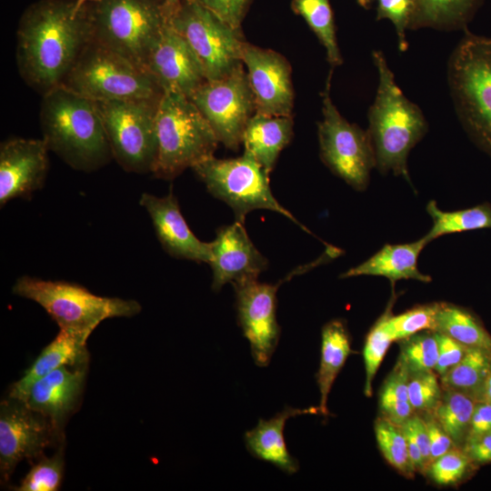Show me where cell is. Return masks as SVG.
<instances>
[{
	"mask_svg": "<svg viewBox=\"0 0 491 491\" xmlns=\"http://www.w3.org/2000/svg\"><path fill=\"white\" fill-rule=\"evenodd\" d=\"M139 204L148 213L157 239L167 254L208 264L210 244L198 239L189 228L172 192L163 197L143 193Z\"/></svg>",
	"mask_w": 491,
	"mask_h": 491,
	"instance_id": "ffe728a7",
	"label": "cell"
},
{
	"mask_svg": "<svg viewBox=\"0 0 491 491\" xmlns=\"http://www.w3.org/2000/svg\"><path fill=\"white\" fill-rule=\"evenodd\" d=\"M57 435L51 422L29 408L24 402L11 398L0 408V471L6 482L23 459L42 456Z\"/></svg>",
	"mask_w": 491,
	"mask_h": 491,
	"instance_id": "9a60e30c",
	"label": "cell"
},
{
	"mask_svg": "<svg viewBox=\"0 0 491 491\" xmlns=\"http://www.w3.org/2000/svg\"><path fill=\"white\" fill-rule=\"evenodd\" d=\"M318 407L304 409L286 406L270 419H259L257 425L245 434L247 451L256 458L269 462L286 474L298 471L299 464L286 447L284 430L290 417L304 414H316Z\"/></svg>",
	"mask_w": 491,
	"mask_h": 491,
	"instance_id": "7402d4cb",
	"label": "cell"
},
{
	"mask_svg": "<svg viewBox=\"0 0 491 491\" xmlns=\"http://www.w3.org/2000/svg\"><path fill=\"white\" fill-rule=\"evenodd\" d=\"M68 366H63L36 380L24 402L29 408L45 416L57 434L75 407L85 380L86 362L75 365L74 369Z\"/></svg>",
	"mask_w": 491,
	"mask_h": 491,
	"instance_id": "44dd1931",
	"label": "cell"
},
{
	"mask_svg": "<svg viewBox=\"0 0 491 491\" xmlns=\"http://www.w3.org/2000/svg\"><path fill=\"white\" fill-rule=\"evenodd\" d=\"M280 284L261 283L257 279L232 284L238 325L258 366L269 365L279 342L281 328L276 319V292Z\"/></svg>",
	"mask_w": 491,
	"mask_h": 491,
	"instance_id": "5bb4252c",
	"label": "cell"
},
{
	"mask_svg": "<svg viewBox=\"0 0 491 491\" xmlns=\"http://www.w3.org/2000/svg\"><path fill=\"white\" fill-rule=\"evenodd\" d=\"M476 401L452 389H443L442 397L433 414L457 447L462 448L468 434Z\"/></svg>",
	"mask_w": 491,
	"mask_h": 491,
	"instance_id": "1f68e13d",
	"label": "cell"
},
{
	"mask_svg": "<svg viewBox=\"0 0 491 491\" xmlns=\"http://www.w3.org/2000/svg\"><path fill=\"white\" fill-rule=\"evenodd\" d=\"M472 461L460 447H454L431 462L426 472L440 486L458 483L467 473Z\"/></svg>",
	"mask_w": 491,
	"mask_h": 491,
	"instance_id": "ab89813d",
	"label": "cell"
},
{
	"mask_svg": "<svg viewBox=\"0 0 491 491\" xmlns=\"http://www.w3.org/2000/svg\"><path fill=\"white\" fill-rule=\"evenodd\" d=\"M100 0H75V10L79 12L81 9L84 8L85 5L88 4H94L97 3Z\"/></svg>",
	"mask_w": 491,
	"mask_h": 491,
	"instance_id": "c3c4849f",
	"label": "cell"
},
{
	"mask_svg": "<svg viewBox=\"0 0 491 491\" xmlns=\"http://www.w3.org/2000/svg\"><path fill=\"white\" fill-rule=\"evenodd\" d=\"M408 376L407 368L398 359L379 395L381 416L398 426L415 413L408 396Z\"/></svg>",
	"mask_w": 491,
	"mask_h": 491,
	"instance_id": "d6a6232c",
	"label": "cell"
},
{
	"mask_svg": "<svg viewBox=\"0 0 491 491\" xmlns=\"http://www.w3.org/2000/svg\"><path fill=\"white\" fill-rule=\"evenodd\" d=\"M16 63L21 77L42 95L61 85L79 55L93 39L88 5L75 0H42L20 19Z\"/></svg>",
	"mask_w": 491,
	"mask_h": 491,
	"instance_id": "6da1fadb",
	"label": "cell"
},
{
	"mask_svg": "<svg viewBox=\"0 0 491 491\" xmlns=\"http://www.w3.org/2000/svg\"><path fill=\"white\" fill-rule=\"evenodd\" d=\"M375 433L385 459L400 474L412 477L416 470L401 426L380 416L375 424Z\"/></svg>",
	"mask_w": 491,
	"mask_h": 491,
	"instance_id": "e575fe53",
	"label": "cell"
},
{
	"mask_svg": "<svg viewBox=\"0 0 491 491\" xmlns=\"http://www.w3.org/2000/svg\"><path fill=\"white\" fill-rule=\"evenodd\" d=\"M86 341L87 338L82 336L60 329L55 338L42 350L24 376L13 384L9 397L25 402L36 380L63 366L86 362Z\"/></svg>",
	"mask_w": 491,
	"mask_h": 491,
	"instance_id": "cb8c5ba5",
	"label": "cell"
},
{
	"mask_svg": "<svg viewBox=\"0 0 491 491\" xmlns=\"http://www.w3.org/2000/svg\"><path fill=\"white\" fill-rule=\"evenodd\" d=\"M439 303L415 306L400 315L393 316L390 304L382 318L393 342L403 340L425 330H436Z\"/></svg>",
	"mask_w": 491,
	"mask_h": 491,
	"instance_id": "836d02e7",
	"label": "cell"
},
{
	"mask_svg": "<svg viewBox=\"0 0 491 491\" xmlns=\"http://www.w3.org/2000/svg\"><path fill=\"white\" fill-rule=\"evenodd\" d=\"M467 347L491 351V336L470 311L450 303H439L436 330Z\"/></svg>",
	"mask_w": 491,
	"mask_h": 491,
	"instance_id": "f1b7e54d",
	"label": "cell"
},
{
	"mask_svg": "<svg viewBox=\"0 0 491 491\" xmlns=\"http://www.w3.org/2000/svg\"><path fill=\"white\" fill-rule=\"evenodd\" d=\"M433 225L425 235L429 242L447 234L491 228V205L483 203L473 207L446 212L433 200L426 205Z\"/></svg>",
	"mask_w": 491,
	"mask_h": 491,
	"instance_id": "f546056e",
	"label": "cell"
},
{
	"mask_svg": "<svg viewBox=\"0 0 491 491\" xmlns=\"http://www.w3.org/2000/svg\"><path fill=\"white\" fill-rule=\"evenodd\" d=\"M61 85L93 101L159 100L164 93L147 70L93 39Z\"/></svg>",
	"mask_w": 491,
	"mask_h": 491,
	"instance_id": "ba28073f",
	"label": "cell"
},
{
	"mask_svg": "<svg viewBox=\"0 0 491 491\" xmlns=\"http://www.w3.org/2000/svg\"><path fill=\"white\" fill-rule=\"evenodd\" d=\"M486 0H416L409 29L465 30Z\"/></svg>",
	"mask_w": 491,
	"mask_h": 491,
	"instance_id": "4316f807",
	"label": "cell"
},
{
	"mask_svg": "<svg viewBox=\"0 0 491 491\" xmlns=\"http://www.w3.org/2000/svg\"><path fill=\"white\" fill-rule=\"evenodd\" d=\"M436 335L438 354L435 371L441 376L461 361L469 347L438 331Z\"/></svg>",
	"mask_w": 491,
	"mask_h": 491,
	"instance_id": "7bdbcfd3",
	"label": "cell"
},
{
	"mask_svg": "<svg viewBox=\"0 0 491 491\" xmlns=\"http://www.w3.org/2000/svg\"><path fill=\"white\" fill-rule=\"evenodd\" d=\"M64 458L62 452L52 457H43L35 464L15 488L18 491H55L62 483Z\"/></svg>",
	"mask_w": 491,
	"mask_h": 491,
	"instance_id": "8d00e7d4",
	"label": "cell"
},
{
	"mask_svg": "<svg viewBox=\"0 0 491 491\" xmlns=\"http://www.w3.org/2000/svg\"><path fill=\"white\" fill-rule=\"evenodd\" d=\"M448 82L465 131L491 156V37L465 29L448 63Z\"/></svg>",
	"mask_w": 491,
	"mask_h": 491,
	"instance_id": "5b68a950",
	"label": "cell"
},
{
	"mask_svg": "<svg viewBox=\"0 0 491 491\" xmlns=\"http://www.w3.org/2000/svg\"><path fill=\"white\" fill-rule=\"evenodd\" d=\"M210 244L208 264L213 271L212 289L219 291L227 283L257 279L267 268V259L251 241L244 223L223 225Z\"/></svg>",
	"mask_w": 491,
	"mask_h": 491,
	"instance_id": "ac0fdd59",
	"label": "cell"
},
{
	"mask_svg": "<svg viewBox=\"0 0 491 491\" xmlns=\"http://www.w3.org/2000/svg\"><path fill=\"white\" fill-rule=\"evenodd\" d=\"M293 116L255 113L243 134L244 152L270 174L279 154L293 137Z\"/></svg>",
	"mask_w": 491,
	"mask_h": 491,
	"instance_id": "d4e9b609",
	"label": "cell"
},
{
	"mask_svg": "<svg viewBox=\"0 0 491 491\" xmlns=\"http://www.w3.org/2000/svg\"><path fill=\"white\" fill-rule=\"evenodd\" d=\"M423 416L426 424L429 445H430V459L431 462L456 447V444L452 438L444 430L438 423L433 413H425ZM430 462V464H431Z\"/></svg>",
	"mask_w": 491,
	"mask_h": 491,
	"instance_id": "ee69618b",
	"label": "cell"
},
{
	"mask_svg": "<svg viewBox=\"0 0 491 491\" xmlns=\"http://www.w3.org/2000/svg\"><path fill=\"white\" fill-rule=\"evenodd\" d=\"M321 357L316 382L320 391L319 411L328 416L327 399L334 382L351 353V339L341 319L326 323L321 333Z\"/></svg>",
	"mask_w": 491,
	"mask_h": 491,
	"instance_id": "484cf974",
	"label": "cell"
},
{
	"mask_svg": "<svg viewBox=\"0 0 491 491\" xmlns=\"http://www.w3.org/2000/svg\"><path fill=\"white\" fill-rule=\"evenodd\" d=\"M159 100L95 101L113 158L126 172L153 173L157 151L155 114Z\"/></svg>",
	"mask_w": 491,
	"mask_h": 491,
	"instance_id": "8fae6325",
	"label": "cell"
},
{
	"mask_svg": "<svg viewBox=\"0 0 491 491\" xmlns=\"http://www.w3.org/2000/svg\"><path fill=\"white\" fill-rule=\"evenodd\" d=\"M376 19L390 20L396 32L398 48L405 52L407 49L406 31L409 25L416 8V0H377Z\"/></svg>",
	"mask_w": 491,
	"mask_h": 491,
	"instance_id": "60d3db41",
	"label": "cell"
},
{
	"mask_svg": "<svg viewBox=\"0 0 491 491\" xmlns=\"http://www.w3.org/2000/svg\"><path fill=\"white\" fill-rule=\"evenodd\" d=\"M490 364L491 351L469 347L461 361L440 376L441 386L482 401Z\"/></svg>",
	"mask_w": 491,
	"mask_h": 491,
	"instance_id": "83f0119b",
	"label": "cell"
},
{
	"mask_svg": "<svg viewBox=\"0 0 491 491\" xmlns=\"http://www.w3.org/2000/svg\"><path fill=\"white\" fill-rule=\"evenodd\" d=\"M192 169L213 196L233 209L235 221L244 223L249 212L266 209L282 214L308 231L276 199L269 174L248 154L244 152L241 156L229 159L211 156Z\"/></svg>",
	"mask_w": 491,
	"mask_h": 491,
	"instance_id": "9c48e42d",
	"label": "cell"
},
{
	"mask_svg": "<svg viewBox=\"0 0 491 491\" xmlns=\"http://www.w3.org/2000/svg\"><path fill=\"white\" fill-rule=\"evenodd\" d=\"M331 72L322 93L323 119L318 123L320 157L333 174L356 191L366 189L376 158L367 131L349 123L330 96Z\"/></svg>",
	"mask_w": 491,
	"mask_h": 491,
	"instance_id": "7c38bea8",
	"label": "cell"
},
{
	"mask_svg": "<svg viewBox=\"0 0 491 491\" xmlns=\"http://www.w3.org/2000/svg\"><path fill=\"white\" fill-rule=\"evenodd\" d=\"M49 148L43 138L10 137L0 145V205L27 198L41 189L49 169Z\"/></svg>",
	"mask_w": 491,
	"mask_h": 491,
	"instance_id": "e0dca14e",
	"label": "cell"
},
{
	"mask_svg": "<svg viewBox=\"0 0 491 491\" xmlns=\"http://www.w3.org/2000/svg\"><path fill=\"white\" fill-rule=\"evenodd\" d=\"M491 431V403L487 401L476 402L471 417L466 440L482 436Z\"/></svg>",
	"mask_w": 491,
	"mask_h": 491,
	"instance_id": "bcb514c9",
	"label": "cell"
},
{
	"mask_svg": "<svg viewBox=\"0 0 491 491\" xmlns=\"http://www.w3.org/2000/svg\"><path fill=\"white\" fill-rule=\"evenodd\" d=\"M242 62L256 103V113L293 116L294 88L289 62L279 53L245 41Z\"/></svg>",
	"mask_w": 491,
	"mask_h": 491,
	"instance_id": "2e32d148",
	"label": "cell"
},
{
	"mask_svg": "<svg viewBox=\"0 0 491 491\" xmlns=\"http://www.w3.org/2000/svg\"><path fill=\"white\" fill-rule=\"evenodd\" d=\"M169 22L197 57L206 81L220 79L243 64L241 29L195 0H180L169 7Z\"/></svg>",
	"mask_w": 491,
	"mask_h": 491,
	"instance_id": "30bf717a",
	"label": "cell"
},
{
	"mask_svg": "<svg viewBox=\"0 0 491 491\" xmlns=\"http://www.w3.org/2000/svg\"><path fill=\"white\" fill-rule=\"evenodd\" d=\"M93 40L146 70L169 18L164 0H100L88 4Z\"/></svg>",
	"mask_w": 491,
	"mask_h": 491,
	"instance_id": "52a82bcc",
	"label": "cell"
},
{
	"mask_svg": "<svg viewBox=\"0 0 491 491\" xmlns=\"http://www.w3.org/2000/svg\"><path fill=\"white\" fill-rule=\"evenodd\" d=\"M164 1L169 7H173L176 5L180 0H164Z\"/></svg>",
	"mask_w": 491,
	"mask_h": 491,
	"instance_id": "f907efd6",
	"label": "cell"
},
{
	"mask_svg": "<svg viewBox=\"0 0 491 491\" xmlns=\"http://www.w3.org/2000/svg\"><path fill=\"white\" fill-rule=\"evenodd\" d=\"M189 98L219 143L234 151L239 149L246 125L256 112L244 65L220 79L205 81Z\"/></svg>",
	"mask_w": 491,
	"mask_h": 491,
	"instance_id": "4fadbf2b",
	"label": "cell"
},
{
	"mask_svg": "<svg viewBox=\"0 0 491 491\" xmlns=\"http://www.w3.org/2000/svg\"><path fill=\"white\" fill-rule=\"evenodd\" d=\"M146 70L164 91L187 97L206 81L197 57L169 18L149 55Z\"/></svg>",
	"mask_w": 491,
	"mask_h": 491,
	"instance_id": "d6986e66",
	"label": "cell"
},
{
	"mask_svg": "<svg viewBox=\"0 0 491 491\" xmlns=\"http://www.w3.org/2000/svg\"><path fill=\"white\" fill-rule=\"evenodd\" d=\"M442 393L443 388L434 371L409 373L408 396L415 413H433Z\"/></svg>",
	"mask_w": 491,
	"mask_h": 491,
	"instance_id": "74e56055",
	"label": "cell"
},
{
	"mask_svg": "<svg viewBox=\"0 0 491 491\" xmlns=\"http://www.w3.org/2000/svg\"><path fill=\"white\" fill-rule=\"evenodd\" d=\"M231 26L241 29L251 0H195Z\"/></svg>",
	"mask_w": 491,
	"mask_h": 491,
	"instance_id": "b9f144b4",
	"label": "cell"
},
{
	"mask_svg": "<svg viewBox=\"0 0 491 491\" xmlns=\"http://www.w3.org/2000/svg\"><path fill=\"white\" fill-rule=\"evenodd\" d=\"M391 343L393 340L381 316L367 334L363 349L366 370L364 393L366 396H372L373 380Z\"/></svg>",
	"mask_w": 491,
	"mask_h": 491,
	"instance_id": "f35d334b",
	"label": "cell"
},
{
	"mask_svg": "<svg viewBox=\"0 0 491 491\" xmlns=\"http://www.w3.org/2000/svg\"><path fill=\"white\" fill-rule=\"evenodd\" d=\"M483 401H487L491 403V364H490L489 374H488L486 386H485Z\"/></svg>",
	"mask_w": 491,
	"mask_h": 491,
	"instance_id": "7dc6e473",
	"label": "cell"
},
{
	"mask_svg": "<svg viewBox=\"0 0 491 491\" xmlns=\"http://www.w3.org/2000/svg\"><path fill=\"white\" fill-rule=\"evenodd\" d=\"M358 3L364 7H369L375 1L377 0H357Z\"/></svg>",
	"mask_w": 491,
	"mask_h": 491,
	"instance_id": "681fc988",
	"label": "cell"
},
{
	"mask_svg": "<svg viewBox=\"0 0 491 491\" xmlns=\"http://www.w3.org/2000/svg\"><path fill=\"white\" fill-rule=\"evenodd\" d=\"M156 157L153 175L172 180L214 156L219 143L208 122L185 95L165 90L156 108Z\"/></svg>",
	"mask_w": 491,
	"mask_h": 491,
	"instance_id": "277c9868",
	"label": "cell"
},
{
	"mask_svg": "<svg viewBox=\"0 0 491 491\" xmlns=\"http://www.w3.org/2000/svg\"><path fill=\"white\" fill-rule=\"evenodd\" d=\"M12 292L41 306L60 329L87 339L104 320L131 317L142 310L133 299L100 296L75 283L29 276L18 277Z\"/></svg>",
	"mask_w": 491,
	"mask_h": 491,
	"instance_id": "8992f818",
	"label": "cell"
},
{
	"mask_svg": "<svg viewBox=\"0 0 491 491\" xmlns=\"http://www.w3.org/2000/svg\"><path fill=\"white\" fill-rule=\"evenodd\" d=\"M39 119L49 150L70 167L92 172L113 158L95 101L58 85L42 95Z\"/></svg>",
	"mask_w": 491,
	"mask_h": 491,
	"instance_id": "7a4b0ae2",
	"label": "cell"
},
{
	"mask_svg": "<svg viewBox=\"0 0 491 491\" xmlns=\"http://www.w3.org/2000/svg\"><path fill=\"white\" fill-rule=\"evenodd\" d=\"M401 341L398 357L409 373L435 371L438 346L435 330H425Z\"/></svg>",
	"mask_w": 491,
	"mask_h": 491,
	"instance_id": "d590c367",
	"label": "cell"
},
{
	"mask_svg": "<svg viewBox=\"0 0 491 491\" xmlns=\"http://www.w3.org/2000/svg\"><path fill=\"white\" fill-rule=\"evenodd\" d=\"M292 9L300 15L326 49L332 66L342 64L337 45L333 11L329 0H292Z\"/></svg>",
	"mask_w": 491,
	"mask_h": 491,
	"instance_id": "4dcf8cb0",
	"label": "cell"
},
{
	"mask_svg": "<svg viewBox=\"0 0 491 491\" xmlns=\"http://www.w3.org/2000/svg\"><path fill=\"white\" fill-rule=\"evenodd\" d=\"M462 449L474 464L491 463V431L466 440Z\"/></svg>",
	"mask_w": 491,
	"mask_h": 491,
	"instance_id": "f6af8a7d",
	"label": "cell"
},
{
	"mask_svg": "<svg viewBox=\"0 0 491 491\" xmlns=\"http://www.w3.org/2000/svg\"><path fill=\"white\" fill-rule=\"evenodd\" d=\"M429 243L426 235L406 244H386L370 258L350 268L340 276L347 278L359 276H384L395 283L401 279H415L423 283L431 282L428 275L420 272L418 256Z\"/></svg>",
	"mask_w": 491,
	"mask_h": 491,
	"instance_id": "603a6c76",
	"label": "cell"
},
{
	"mask_svg": "<svg viewBox=\"0 0 491 491\" xmlns=\"http://www.w3.org/2000/svg\"><path fill=\"white\" fill-rule=\"evenodd\" d=\"M372 56L378 72V85L368 111L367 132L376 167L383 175L392 173L411 184L408 155L426 134L427 123L421 109L397 86L383 53L374 51Z\"/></svg>",
	"mask_w": 491,
	"mask_h": 491,
	"instance_id": "3957f363",
	"label": "cell"
}]
</instances>
